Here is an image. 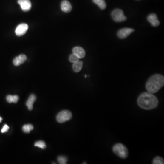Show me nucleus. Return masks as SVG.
I'll use <instances>...</instances> for the list:
<instances>
[{"label": "nucleus", "mask_w": 164, "mask_h": 164, "mask_svg": "<svg viewBox=\"0 0 164 164\" xmlns=\"http://www.w3.org/2000/svg\"><path fill=\"white\" fill-rule=\"evenodd\" d=\"M158 98L152 93H142L138 98V104L139 106L146 110H151L157 108L158 105Z\"/></svg>", "instance_id": "1"}, {"label": "nucleus", "mask_w": 164, "mask_h": 164, "mask_svg": "<svg viewBox=\"0 0 164 164\" xmlns=\"http://www.w3.org/2000/svg\"><path fill=\"white\" fill-rule=\"evenodd\" d=\"M164 78L162 75H154L147 82L146 88L151 93H155L164 86Z\"/></svg>", "instance_id": "2"}, {"label": "nucleus", "mask_w": 164, "mask_h": 164, "mask_svg": "<svg viewBox=\"0 0 164 164\" xmlns=\"http://www.w3.org/2000/svg\"><path fill=\"white\" fill-rule=\"evenodd\" d=\"M113 151L115 154L123 159H126L128 155V151L127 148L122 144H117L113 148Z\"/></svg>", "instance_id": "3"}, {"label": "nucleus", "mask_w": 164, "mask_h": 164, "mask_svg": "<svg viewBox=\"0 0 164 164\" xmlns=\"http://www.w3.org/2000/svg\"><path fill=\"white\" fill-rule=\"evenodd\" d=\"M72 118V114L69 110H63L57 115V120L59 123H63L70 120Z\"/></svg>", "instance_id": "4"}, {"label": "nucleus", "mask_w": 164, "mask_h": 164, "mask_svg": "<svg viewBox=\"0 0 164 164\" xmlns=\"http://www.w3.org/2000/svg\"><path fill=\"white\" fill-rule=\"evenodd\" d=\"M112 18L115 21L121 22L126 20L127 18L122 10L120 9H116L112 12L111 14Z\"/></svg>", "instance_id": "5"}, {"label": "nucleus", "mask_w": 164, "mask_h": 164, "mask_svg": "<svg viewBox=\"0 0 164 164\" xmlns=\"http://www.w3.org/2000/svg\"><path fill=\"white\" fill-rule=\"evenodd\" d=\"M28 29V26L26 23H21L16 27L15 30L16 34L19 37L25 34Z\"/></svg>", "instance_id": "6"}, {"label": "nucleus", "mask_w": 164, "mask_h": 164, "mask_svg": "<svg viewBox=\"0 0 164 164\" xmlns=\"http://www.w3.org/2000/svg\"><path fill=\"white\" fill-rule=\"evenodd\" d=\"M134 30L132 28H124L118 31L117 35L121 39H124L128 37L131 33L134 32Z\"/></svg>", "instance_id": "7"}, {"label": "nucleus", "mask_w": 164, "mask_h": 164, "mask_svg": "<svg viewBox=\"0 0 164 164\" xmlns=\"http://www.w3.org/2000/svg\"><path fill=\"white\" fill-rule=\"evenodd\" d=\"M18 3L24 12H28L31 10L32 4L30 0H18Z\"/></svg>", "instance_id": "8"}, {"label": "nucleus", "mask_w": 164, "mask_h": 164, "mask_svg": "<svg viewBox=\"0 0 164 164\" xmlns=\"http://www.w3.org/2000/svg\"><path fill=\"white\" fill-rule=\"evenodd\" d=\"M27 59V57L24 54H21L18 57H16L13 61V64L15 66H18L25 62Z\"/></svg>", "instance_id": "9"}, {"label": "nucleus", "mask_w": 164, "mask_h": 164, "mask_svg": "<svg viewBox=\"0 0 164 164\" xmlns=\"http://www.w3.org/2000/svg\"><path fill=\"white\" fill-rule=\"evenodd\" d=\"M73 54L76 55L79 59L83 58L85 57V52L83 48L80 47H76L72 49Z\"/></svg>", "instance_id": "10"}, {"label": "nucleus", "mask_w": 164, "mask_h": 164, "mask_svg": "<svg viewBox=\"0 0 164 164\" xmlns=\"http://www.w3.org/2000/svg\"><path fill=\"white\" fill-rule=\"evenodd\" d=\"M147 20L154 27L158 26L160 25V21L158 20L157 16L155 14L152 13L149 15L147 17Z\"/></svg>", "instance_id": "11"}, {"label": "nucleus", "mask_w": 164, "mask_h": 164, "mask_svg": "<svg viewBox=\"0 0 164 164\" xmlns=\"http://www.w3.org/2000/svg\"><path fill=\"white\" fill-rule=\"evenodd\" d=\"M61 8L62 11L66 13H69L71 11L72 6L67 0H64L61 2Z\"/></svg>", "instance_id": "12"}, {"label": "nucleus", "mask_w": 164, "mask_h": 164, "mask_svg": "<svg viewBox=\"0 0 164 164\" xmlns=\"http://www.w3.org/2000/svg\"><path fill=\"white\" fill-rule=\"evenodd\" d=\"M37 100V97L34 95H31L29 96L27 102H26V105L28 107L29 110H32L33 109V104Z\"/></svg>", "instance_id": "13"}, {"label": "nucleus", "mask_w": 164, "mask_h": 164, "mask_svg": "<svg viewBox=\"0 0 164 164\" xmlns=\"http://www.w3.org/2000/svg\"><path fill=\"white\" fill-rule=\"evenodd\" d=\"M83 65V62L82 61H78L76 63H73L72 65V69L74 72H78L82 69Z\"/></svg>", "instance_id": "14"}, {"label": "nucleus", "mask_w": 164, "mask_h": 164, "mask_svg": "<svg viewBox=\"0 0 164 164\" xmlns=\"http://www.w3.org/2000/svg\"><path fill=\"white\" fill-rule=\"evenodd\" d=\"M7 101L9 103H16L18 101L19 98L18 95H9L7 97Z\"/></svg>", "instance_id": "15"}, {"label": "nucleus", "mask_w": 164, "mask_h": 164, "mask_svg": "<svg viewBox=\"0 0 164 164\" xmlns=\"http://www.w3.org/2000/svg\"><path fill=\"white\" fill-rule=\"evenodd\" d=\"M93 1L98 5L101 9L104 10L106 8V4L104 0H93Z\"/></svg>", "instance_id": "16"}, {"label": "nucleus", "mask_w": 164, "mask_h": 164, "mask_svg": "<svg viewBox=\"0 0 164 164\" xmlns=\"http://www.w3.org/2000/svg\"><path fill=\"white\" fill-rule=\"evenodd\" d=\"M33 128H34V127L33 126V125L28 124V125H24L22 127V130L25 133H29L30 131L33 129Z\"/></svg>", "instance_id": "17"}, {"label": "nucleus", "mask_w": 164, "mask_h": 164, "mask_svg": "<svg viewBox=\"0 0 164 164\" xmlns=\"http://www.w3.org/2000/svg\"><path fill=\"white\" fill-rule=\"evenodd\" d=\"M34 146H35L38 147L40 148L41 149H45L46 148V145L44 141H42V140L35 142Z\"/></svg>", "instance_id": "18"}, {"label": "nucleus", "mask_w": 164, "mask_h": 164, "mask_svg": "<svg viewBox=\"0 0 164 164\" xmlns=\"http://www.w3.org/2000/svg\"><path fill=\"white\" fill-rule=\"evenodd\" d=\"M69 60L71 63H72L73 64V63H76V62L79 61V58H78L76 55L72 53L71 55H70L69 58Z\"/></svg>", "instance_id": "19"}, {"label": "nucleus", "mask_w": 164, "mask_h": 164, "mask_svg": "<svg viewBox=\"0 0 164 164\" xmlns=\"http://www.w3.org/2000/svg\"><path fill=\"white\" fill-rule=\"evenodd\" d=\"M68 159L64 156H59L58 158V161L60 164H67Z\"/></svg>", "instance_id": "20"}, {"label": "nucleus", "mask_w": 164, "mask_h": 164, "mask_svg": "<svg viewBox=\"0 0 164 164\" xmlns=\"http://www.w3.org/2000/svg\"><path fill=\"white\" fill-rule=\"evenodd\" d=\"M164 163V160L160 157H155L153 161V164H163Z\"/></svg>", "instance_id": "21"}, {"label": "nucleus", "mask_w": 164, "mask_h": 164, "mask_svg": "<svg viewBox=\"0 0 164 164\" xmlns=\"http://www.w3.org/2000/svg\"><path fill=\"white\" fill-rule=\"evenodd\" d=\"M9 127L7 125H5L3 126V127L2 128V129H1V132L2 133H4L7 132L8 130L9 129Z\"/></svg>", "instance_id": "22"}, {"label": "nucleus", "mask_w": 164, "mask_h": 164, "mask_svg": "<svg viewBox=\"0 0 164 164\" xmlns=\"http://www.w3.org/2000/svg\"><path fill=\"white\" fill-rule=\"evenodd\" d=\"M2 118L1 117H0V123H1V122L2 121Z\"/></svg>", "instance_id": "23"}, {"label": "nucleus", "mask_w": 164, "mask_h": 164, "mask_svg": "<svg viewBox=\"0 0 164 164\" xmlns=\"http://www.w3.org/2000/svg\"><path fill=\"white\" fill-rule=\"evenodd\" d=\"M87 75H85V78H87Z\"/></svg>", "instance_id": "24"}]
</instances>
